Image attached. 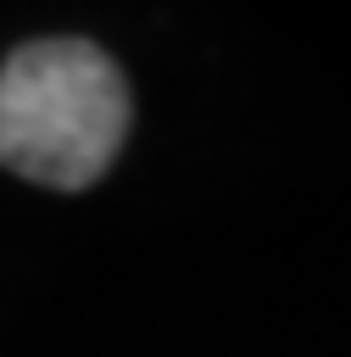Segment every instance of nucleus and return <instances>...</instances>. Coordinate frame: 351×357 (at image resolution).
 <instances>
[{
	"mask_svg": "<svg viewBox=\"0 0 351 357\" xmlns=\"http://www.w3.org/2000/svg\"><path fill=\"white\" fill-rule=\"evenodd\" d=\"M134 95L89 39H28L0 61V167L50 190H89L123 151Z\"/></svg>",
	"mask_w": 351,
	"mask_h": 357,
	"instance_id": "obj_1",
	"label": "nucleus"
}]
</instances>
